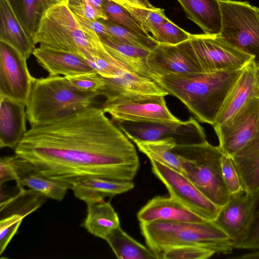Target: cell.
<instances>
[{
  "mask_svg": "<svg viewBox=\"0 0 259 259\" xmlns=\"http://www.w3.org/2000/svg\"><path fill=\"white\" fill-rule=\"evenodd\" d=\"M93 106L48 124L31 127L15 155L29 169L69 189L94 177L133 181L140 167L135 147Z\"/></svg>",
  "mask_w": 259,
  "mask_h": 259,
  "instance_id": "1",
  "label": "cell"
},
{
  "mask_svg": "<svg viewBox=\"0 0 259 259\" xmlns=\"http://www.w3.org/2000/svg\"><path fill=\"white\" fill-rule=\"evenodd\" d=\"M243 69L167 74L158 77L155 81L181 101L199 121L212 126L227 93Z\"/></svg>",
  "mask_w": 259,
  "mask_h": 259,
  "instance_id": "2",
  "label": "cell"
},
{
  "mask_svg": "<svg viewBox=\"0 0 259 259\" xmlns=\"http://www.w3.org/2000/svg\"><path fill=\"white\" fill-rule=\"evenodd\" d=\"M99 96L78 91L65 76L35 78L26 105L27 119L31 127L53 123L92 106Z\"/></svg>",
  "mask_w": 259,
  "mask_h": 259,
  "instance_id": "3",
  "label": "cell"
},
{
  "mask_svg": "<svg viewBox=\"0 0 259 259\" xmlns=\"http://www.w3.org/2000/svg\"><path fill=\"white\" fill-rule=\"evenodd\" d=\"M140 227L148 247L159 259L165 250L176 246H197L227 254L233 249L229 236L212 221H156L140 223Z\"/></svg>",
  "mask_w": 259,
  "mask_h": 259,
  "instance_id": "4",
  "label": "cell"
},
{
  "mask_svg": "<svg viewBox=\"0 0 259 259\" xmlns=\"http://www.w3.org/2000/svg\"><path fill=\"white\" fill-rule=\"evenodd\" d=\"M87 34L64 2L59 1L45 12L33 41L35 45L71 52L87 61L103 57L108 53L98 34Z\"/></svg>",
  "mask_w": 259,
  "mask_h": 259,
  "instance_id": "5",
  "label": "cell"
},
{
  "mask_svg": "<svg viewBox=\"0 0 259 259\" xmlns=\"http://www.w3.org/2000/svg\"><path fill=\"white\" fill-rule=\"evenodd\" d=\"M180 159L183 174L208 199L222 207L231 194L224 183L221 159L224 155L219 146L206 140L199 143L177 144L173 149Z\"/></svg>",
  "mask_w": 259,
  "mask_h": 259,
  "instance_id": "6",
  "label": "cell"
},
{
  "mask_svg": "<svg viewBox=\"0 0 259 259\" xmlns=\"http://www.w3.org/2000/svg\"><path fill=\"white\" fill-rule=\"evenodd\" d=\"M181 44L201 72L242 69L254 59L230 44L220 34H192L189 40Z\"/></svg>",
  "mask_w": 259,
  "mask_h": 259,
  "instance_id": "7",
  "label": "cell"
},
{
  "mask_svg": "<svg viewBox=\"0 0 259 259\" xmlns=\"http://www.w3.org/2000/svg\"><path fill=\"white\" fill-rule=\"evenodd\" d=\"M222 14L221 36L253 57L259 65V15L247 2L219 0Z\"/></svg>",
  "mask_w": 259,
  "mask_h": 259,
  "instance_id": "8",
  "label": "cell"
},
{
  "mask_svg": "<svg viewBox=\"0 0 259 259\" xmlns=\"http://www.w3.org/2000/svg\"><path fill=\"white\" fill-rule=\"evenodd\" d=\"M152 171L165 185L169 196L206 220L213 221L220 209L183 174L153 159Z\"/></svg>",
  "mask_w": 259,
  "mask_h": 259,
  "instance_id": "9",
  "label": "cell"
},
{
  "mask_svg": "<svg viewBox=\"0 0 259 259\" xmlns=\"http://www.w3.org/2000/svg\"><path fill=\"white\" fill-rule=\"evenodd\" d=\"M117 122H173L180 120L168 109L164 96L106 100L102 108Z\"/></svg>",
  "mask_w": 259,
  "mask_h": 259,
  "instance_id": "10",
  "label": "cell"
},
{
  "mask_svg": "<svg viewBox=\"0 0 259 259\" xmlns=\"http://www.w3.org/2000/svg\"><path fill=\"white\" fill-rule=\"evenodd\" d=\"M259 126V97L250 100L231 118L213 126L219 146L232 157L255 135Z\"/></svg>",
  "mask_w": 259,
  "mask_h": 259,
  "instance_id": "11",
  "label": "cell"
},
{
  "mask_svg": "<svg viewBox=\"0 0 259 259\" xmlns=\"http://www.w3.org/2000/svg\"><path fill=\"white\" fill-rule=\"evenodd\" d=\"M26 60L12 46L0 41V95L26 105L35 79Z\"/></svg>",
  "mask_w": 259,
  "mask_h": 259,
  "instance_id": "12",
  "label": "cell"
},
{
  "mask_svg": "<svg viewBox=\"0 0 259 259\" xmlns=\"http://www.w3.org/2000/svg\"><path fill=\"white\" fill-rule=\"evenodd\" d=\"M117 123L119 128L134 143L156 141L168 137L184 138L197 143L206 140L203 128L192 117L188 120L180 122Z\"/></svg>",
  "mask_w": 259,
  "mask_h": 259,
  "instance_id": "13",
  "label": "cell"
},
{
  "mask_svg": "<svg viewBox=\"0 0 259 259\" xmlns=\"http://www.w3.org/2000/svg\"><path fill=\"white\" fill-rule=\"evenodd\" d=\"M104 85L99 95L106 100L118 98L138 99L152 96H166L168 93L155 81L132 70L119 72L112 78L103 77Z\"/></svg>",
  "mask_w": 259,
  "mask_h": 259,
  "instance_id": "14",
  "label": "cell"
},
{
  "mask_svg": "<svg viewBox=\"0 0 259 259\" xmlns=\"http://www.w3.org/2000/svg\"><path fill=\"white\" fill-rule=\"evenodd\" d=\"M259 97V67L253 61L247 65L227 93L213 126L231 118L250 100Z\"/></svg>",
  "mask_w": 259,
  "mask_h": 259,
  "instance_id": "15",
  "label": "cell"
},
{
  "mask_svg": "<svg viewBox=\"0 0 259 259\" xmlns=\"http://www.w3.org/2000/svg\"><path fill=\"white\" fill-rule=\"evenodd\" d=\"M252 204V195L244 189L232 194L229 201L220 207L212 221L230 237L237 239L246 230L250 221Z\"/></svg>",
  "mask_w": 259,
  "mask_h": 259,
  "instance_id": "16",
  "label": "cell"
},
{
  "mask_svg": "<svg viewBox=\"0 0 259 259\" xmlns=\"http://www.w3.org/2000/svg\"><path fill=\"white\" fill-rule=\"evenodd\" d=\"M32 55L49 76H67L96 72L84 58L71 52L39 46L35 48Z\"/></svg>",
  "mask_w": 259,
  "mask_h": 259,
  "instance_id": "17",
  "label": "cell"
},
{
  "mask_svg": "<svg viewBox=\"0 0 259 259\" xmlns=\"http://www.w3.org/2000/svg\"><path fill=\"white\" fill-rule=\"evenodd\" d=\"M147 64L158 77L201 72L181 43L177 45L159 44L150 51L147 57Z\"/></svg>",
  "mask_w": 259,
  "mask_h": 259,
  "instance_id": "18",
  "label": "cell"
},
{
  "mask_svg": "<svg viewBox=\"0 0 259 259\" xmlns=\"http://www.w3.org/2000/svg\"><path fill=\"white\" fill-rule=\"evenodd\" d=\"M0 147L14 150L27 131L26 104L0 95Z\"/></svg>",
  "mask_w": 259,
  "mask_h": 259,
  "instance_id": "19",
  "label": "cell"
},
{
  "mask_svg": "<svg viewBox=\"0 0 259 259\" xmlns=\"http://www.w3.org/2000/svg\"><path fill=\"white\" fill-rule=\"evenodd\" d=\"M140 223L156 221L201 222L204 219L195 213L173 198L156 196L149 200L138 211Z\"/></svg>",
  "mask_w": 259,
  "mask_h": 259,
  "instance_id": "20",
  "label": "cell"
},
{
  "mask_svg": "<svg viewBox=\"0 0 259 259\" xmlns=\"http://www.w3.org/2000/svg\"><path fill=\"white\" fill-rule=\"evenodd\" d=\"M132 181L94 177L83 179L72 187L75 196L87 204L110 198L134 188Z\"/></svg>",
  "mask_w": 259,
  "mask_h": 259,
  "instance_id": "21",
  "label": "cell"
},
{
  "mask_svg": "<svg viewBox=\"0 0 259 259\" xmlns=\"http://www.w3.org/2000/svg\"><path fill=\"white\" fill-rule=\"evenodd\" d=\"M0 41L16 49L27 59L35 45L26 33L7 0H0Z\"/></svg>",
  "mask_w": 259,
  "mask_h": 259,
  "instance_id": "22",
  "label": "cell"
},
{
  "mask_svg": "<svg viewBox=\"0 0 259 259\" xmlns=\"http://www.w3.org/2000/svg\"><path fill=\"white\" fill-rule=\"evenodd\" d=\"M100 38L107 52L132 71L154 81L158 77L147 64V57L150 51L110 36Z\"/></svg>",
  "mask_w": 259,
  "mask_h": 259,
  "instance_id": "23",
  "label": "cell"
},
{
  "mask_svg": "<svg viewBox=\"0 0 259 259\" xmlns=\"http://www.w3.org/2000/svg\"><path fill=\"white\" fill-rule=\"evenodd\" d=\"M243 189L252 195L259 190V126L254 137L232 157Z\"/></svg>",
  "mask_w": 259,
  "mask_h": 259,
  "instance_id": "24",
  "label": "cell"
},
{
  "mask_svg": "<svg viewBox=\"0 0 259 259\" xmlns=\"http://www.w3.org/2000/svg\"><path fill=\"white\" fill-rule=\"evenodd\" d=\"M187 17L208 35L220 34L222 14L219 0H177Z\"/></svg>",
  "mask_w": 259,
  "mask_h": 259,
  "instance_id": "25",
  "label": "cell"
},
{
  "mask_svg": "<svg viewBox=\"0 0 259 259\" xmlns=\"http://www.w3.org/2000/svg\"><path fill=\"white\" fill-rule=\"evenodd\" d=\"M87 204V215L82 226L90 234L105 240L113 230L120 226L117 212L110 201L104 200Z\"/></svg>",
  "mask_w": 259,
  "mask_h": 259,
  "instance_id": "26",
  "label": "cell"
},
{
  "mask_svg": "<svg viewBox=\"0 0 259 259\" xmlns=\"http://www.w3.org/2000/svg\"><path fill=\"white\" fill-rule=\"evenodd\" d=\"M22 27L32 39L47 10L58 0H7Z\"/></svg>",
  "mask_w": 259,
  "mask_h": 259,
  "instance_id": "27",
  "label": "cell"
},
{
  "mask_svg": "<svg viewBox=\"0 0 259 259\" xmlns=\"http://www.w3.org/2000/svg\"><path fill=\"white\" fill-rule=\"evenodd\" d=\"M105 240L118 258L159 259L148 247L129 236L120 226L113 230Z\"/></svg>",
  "mask_w": 259,
  "mask_h": 259,
  "instance_id": "28",
  "label": "cell"
},
{
  "mask_svg": "<svg viewBox=\"0 0 259 259\" xmlns=\"http://www.w3.org/2000/svg\"><path fill=\"white\" fill-rule=\"evenodd\" d=\"M134 143L139 150L149 159L155 160L176 171L183 173L179 157L173 151L178 144L175 138L168 137L156 141L136 142Z\"/></svg>",
  "mask_w": 259,
  "mask_h": 259,
  "instance_id": "29",
  "label": "cell"
},
{
  "mask_svg": "<svg viewBox=\"0 0 259 259\" xmlns=\"http://www.w3.org/2000/svg\"><path fill=\"white\" fill-rule=\"evenodd\" d=\"M16 182L18 188L27 187L43 194L48 198L59 201L63 199L69 189L63 184L44 177L29 168Z\"/></svg>",
  "mask_w": 259,
  "mask_h": 259,
  "instance_id": "30",
  "label": "cell"
},
{
  "mask_svg": "<svg viewBox=\"0 0 259 259\" xmlns=\"http://www.w3.org/2000/svg\"><path fill=\"white\" fill-rule=\"evenodd\" d=\"M19 192L15 196L1 202V217L12 214H18L25 217L39 207L47 198L43 194L32 190H24L19 187Z\"/></svg>",
  "mask_w": 259,
  "mask_h": 259,
  "instance_id": "31",
  "label": "cell"
},
{
  "mask_svg": "<svg viewBox=\"0 0 259 259\" xmlns=\"http://www.w3.org/2000/svg\"><path fill=\"white\" fill-rule=\"evenodd\" d=\"M252 196L249 222L243 234L236 240L231 241L233 249L259 250V190Z\"/></svg>",
  "mask_w": 259,
  "mask_h": 259,
  "instance_id": "32",
  "label": "cell"
},
{
  "mask_svg": "<svg viewBox=\"0 0 259 259\" xmlns=\"http://www.w3.org/2000/svg\"><path fill=\"white\" fill-rule=\"evenodd\" d=\"M103 11L109 21L126 29L145 36H151L123 6L111 0H105Z\"/></svg>",
  "mask_w": 259,
  "mask_h": 259,
  "instance_id": "33",
  "label": "cell"
},
{
  "mask_svg": "<svg viewBox=\"0 0 259 259\" xmlns=\"http://www.w3.org/2000/svg\"><path fill=\"white\" fill-rule=\"evenodd\" d=\"M102 20L107 28L108 36L149 51L159 44L152 36H145L135 33L107 19Z\"/></svg>",
  "mask_w": 259,
  "mask_h": 259,
  "instance_id": "34",
  "label": "cell"
},
{
  "mask_svg": "<svg viewBox=\"0 0 259 259\" xmlns=\"http://www.w3.org/2000/svg\"><path fill=\"white\" fill-rule=\"evenodd\" d=\"M125 8L137 19L144 29L154 36L159 26L168 19L165 16L164 10L154 8H147L144 7L126 6Z\"/></svg>",
  "mask_w": 259,
  "mask_h": 259,
  "instance_id": "35",
  "label": "cell"
},
{
  "mask_svg": "<svg viewBox=\"0 0 259 259\" xmlns=\"http://www.w3.org/2000/svg\"><path fill=\"white\" fill-rule=\"evenodd\" d=\"M192 34L181 28L169 19L162 23L152 37L159 44L177 45L189 40Z\"/></svg>",
  "mask_w": 259,
  "mask_h": 259,
  "instance_id": "36",
  "label": "cell"
},
{
  "mask_svg": "<svg viewBox=\"0 0 259 259\" xmlns=\"http://www.w3.org/2000/svg\"><path fill=\"white\" fill-rule=\"evenodd\" d=\"M216 253L213 250L194 245L176 246L165 250L162 259H206Z\"/></svg>",
  "mask_w": 259,
  "mask_h": 259,
  "instance_id": "37",
  "label": "cell"
},
{
  "mask_svg": "<svg viewBox=\"0 0 259 259\" xmlns=\"http://www.w3.org/2000/svg\"><path fill=\"white\" fill-rule=\"evenodd\" d=\"M77 90L84 93H98L104 85L103 77L96 72L66 76Z\"/></svg>",
  "mask_w": 259,
  "mask_h": 259,
  "instance_id": "38",
  "label": "cell"
},
{
  "mask_svg": "<svg viewBox=\"0 0 259 259\" xmlns=\"http://www.w3.org/2000/svg\"><path fill=\"white\" fill-rule=\"evenodd\" d=\"M95 71L105 78H112L119 72L131 70L125 64L113 57L109 53L103 57L87 61Z\"/></svg>",
  "mask_w": 259,
  "mask_h": 259,
  "instance_id": "39",
  "label": "cell"
},
{
  "mask_svg": "<svg viewBox=\"0 0 259 259\" xmlns=\"http://www.w3.org/2000/svg\"><path fill=\"white\" fill-rule=\"evenodd\" d=\"M221 168L224 183L231 195L243 190L239 174L231 157L223 155Z\"/></svg>",
  "mask_w": 259,
  "mask_h": 259,
  "instance_id": "40",
  "label": "cell"
},
{
  "mask_svg": "<svg viewBox=\"0 0 259 259\" xmlns=\"http://www.w3.org/2000/svg\"><path fill=\"white\" fill-rule=\"evenodd\" d=\"M25 217L18 214H12L1 218L0 221V254L7 248L10 241L16 234Z\"/></svg>",
  "mask_w": 259,
  "mask_h": 259,
  "instance_id": "41",
  "label": "cell"
},
{
  "mask_svg": "<svg viewBox=\"0 0 259 259\" xmlns=\"http://www.w3.org/2000/svg\"><path fill=\"white\" fill-rule=\"evenodd\" d=\"M65 3L69 10L75 15L81 16L91 20L107 19L103 11L93 7L88 0H59Z\"/></svg>",
  "mask_w": 259,
  "mask_h": 259,
  "instance_id": "42",
  "label": "cell"
},
{
  "mask_svg": "<svg viewBox=\"0 0 259 259\" xmlns=\"http://www.w3.org/2000/svg\"><path fill=\"white\" fill-rule=\"evenodd\" d=\"M21 162L16 155L4 156L0 160V183L2 184L11 180L19 179Z\"/></svg>",
  "mask_w": 259,
  "mask_h": 259,
  "instance_id": "43",
  "label": "cell"
},
{
  "mask_svg": "<svg viewBox=\"0 0 259 259\" xmlns=\"http://www.w3.org/2000/svg\"><path fill=\"white\" fill-rule=\"evenodd\" d=\"M230 258L232 259H259V250L250 251L240 255Z\"/></svg>",
  "mask_w": 259,
  "mask_h": 259,
  "instance_id": "44",
  "label": "cell"
},
{
  "mask_svg": "<svg viewBox=\"0 0 259 259\" xmlns=\"http://www.w3.org/2000/svg\"><path fill=\"white\" fill-rule=\"evenodd\" d=\"M116 3L122 5L124 7L126 6H132L134 7H140L141 6L136 0H111Z\"/></svg>",
  "mask_w": 259,
  "mask_h": 259,
  "instance_id": "45",
  "label": "cell"
},
{
  "mask_svg": "<svg viewBox=\"0 0 259 259\" xmlns=\"http://www.w3.org/2000/svg\"><path fill=\"white\" fill-rule=\"evenodd\" d=\"M141 6L144 7L152 9L155 8L151 4L148 0H136Z\"/></svg>",
  "mask_w": 259,
  "mask_h": 259,
  "instance_id": "46",
  "label": "cell"
},
{
  "mask_svg": "<svg viewBox=\"0 0 259 259\" xmlns=\"http://www.w3.org/2000/svg\"><path fill=\"white\" fill-rule=\"evenodd\" d=\"M255 10H256V12H257V13H258V15H259V8H257V7H255Z\"/></svg>",
  "mask_w": 259,
  "mask_h": 259,
  "instance_id": "47",
  "label": "cell"
},
{
  "mask_svg": "<svg viewBox=\"0 0 259 259\" xmlns=\"http://www.w3.org/2000/svg\"><path fill=\"white\" fill-rule=\"evenodd\" d=\"M257 65L259 67V65Z\"/></svg>",
  "mask_w": 259,
  "mask_h": 259,
  "instance_id": "48",
  "label": "cell"
}]
</instances>
